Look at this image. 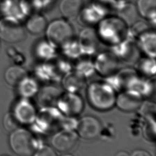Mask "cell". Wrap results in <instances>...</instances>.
<instances>
[{
  "mask_svg": "<svg viewBox=\"0 0 156 156\" xmlns=\"http://www.w3.org/2000/svg\"><path fill=\"white\" fill-rule=\"evenodd\" d=\"M90 102L97 109L105 110L112 107L115 102V96L112 88L102 83H91L87 91Z\"/></svg>",
  "mask_w": 156,
  "mask_h": 156,
  "instance_id": "obj_1",
  "label": "cell"
},
{
  "mask_svg": "<svg viewBox=\"0 0 156 156\" xmlns=\"http://www.w3.org/2000/svg\"><path fill=\"white\" fill-rule=\"evenodd\" d=\"M9 144L12 151L18 156H32L35 151V141L27 130L18 128L11 132Z\"/></svg>",
  "mask_w": 156,
  "mask_h": 156,
  "instance_id": "obj_2",
  "label": "cell"
},
{
  "mask_svg": "<svg viewBox=\"0 0 156 156\" xmlns=\"http://www.w3.org/2000/svg\"><path fill=\"white\" fill-rule=\"evenodd\" d=\"M25 37L23 26L15 17L6 16L0 20V38L9 43H16Z\"/></svg>",
  "mask_w": 156,
  "mask_h": 156,
  "instance_id": "obj_3",
  "label": "cell"
},
{
  "mask_svg": "<svg viewBox=\"0 0 156 156\" xmlns=\"http://www.w3.org/2000/svg\"><path fill=\"white\" fill-rule=\"evenodd\" d=\"M48 40L55 45H62L69 41L73 35L71 26L65 20H55L46 28Z\"/></svg>",
  "mask_w": 156,
  "mask_h": 156,
  "instance_id": "obj_4",
  "label": "cell"
},
{
  "mask_svg": "<svg viewBox=\"0 0 156 156\" xmlns=\"http://www.w3.org/2000/svg\"><path fill=\"white\" fill-rule=\"evenodd\" d=\"M76 128L80 137L86 140H91L99 135L101 130V125L95 117L85 116L79 121Z\"/></svg>",
  "mask_w": 156,
  "mask_h": 156,
  "instance_id": "obj_5",
  "label": "cell"
},
{
  "mask_svg": "<svg viewBox=\"0 0 156 156\" xmlns=\"http://www.w3.org/2000/svg\"><path fill=\"white\" fill-rule=\"evenodd\" d=\"M77 133L68 129H64L55 133L52 138L53 147L61 152H66L72 149L77 142Z\"/></svg>",
  "mask_w": 156,
  "mask_h": 156,
  "instance_id": "obj_6",
  "label": "cell"
},
{
  "mask_svg": "<svg viewBox=\"0 0 156 156\" xmlns=\"http://www.w3.org/2000/svg\"><path fill=\"white\" fill-rule=\"evenodd\" d=\"M115 102L121 110L124 112H132L136 110L141 104V97L139 93L130 90L119 94Z\"/></svg>",
  "mask_w": 156,
  "mask_h": 156,
  "instance_id": "obj_7",
  "label": "cell"
},
{
  "mask_svg": "<svg viewBox=\"0 0 156 156\" xmlns=\"http://www.w3.org/2000/svg\"><path fill=\"white\" fill-rule=\"evenodd\" d=\"M12 113L20 124H30L34 121L36 116L34 107L26 99H23L16 104Z\"/></svg>",
  "mask_w": 156,
  "mask_h": 156,
  "instance_id": "obj_8",
  "label": "cell"
},
{
  "mask_svg": "<svg viewBox=\"0 0 156 156\" xmlns=\"http://www.w3.org/2000/svg\"><path fill=\"white\" fill-rule=\"evenodd\" d=\"M59 107L68 115H74L78 113L82 106V101L79 96L68 94L62 98L59 102Z\"/></svg>",
  "mask_w": 156,
  "mask_h": 156,
  "instance_id": "obj_9",
  "label": "cell"
},
{
  "mask_svg": "<svg viewBox=\"0 0 156 156\" xmlns=\"http://www.w3.org/2000/svg\"><path fill=\"white\" fill-rule=\"evenodd\" d=\"M82 5V0H62L60 10L65 18L73 19L80 12Z\"/></svg>",
  "mask_w": 156,
  "mask_h": 156,
  "instance_id": "obj_10",
  "label": "cell"
},
{
  "mask_svg": "<svg viewBox=\"0 0 156 156\" xmlns=\"http://www.w3.org/2000/svg\"><path fill=\"white\" fill-rule=\"evenodd\" d=\"M26 77V71L18 65L10 66L4 73V79L11 86H17Z\"/></svg>",
  "mask_w": 156,
  "mask_h": 156,
  "instance_id": "obj_11",
  "label": "cell"
},
{
  "mask_svg": "<svg viewBox=\"0 0 156 156\" xmlns=\"http://www.w3.org/2000/svg\"><path fill=\"white\" fill-rule=\"evenodd\" d=\"M47 22L41 15L36 13L30 16L26 23V29L32 34H40L46 30Z\"/></svg>",
  "mask_w": 156,
  "mask_h": 156,
  "instance_id": "obj_12",
  "label": "cell"
},
{
  "mask_svg": "<svg viewBox=\"0 0 156 156\" xmlns=\"http://www.w3.org/2000/svg\"><path fill=\"white\" fill-rule=\"evenodd\" d=\"M156 0H138L136 10L146 18H154L155 16Z\"/></svg>",
  "mask_w": 156,
  "mask_h": 156,
  "instance_id": "obj_13",
  "label": "cell"
},
{
  "mask_svg": "<svg viewBox=\"0 0 156 156\" xmlns=\"http://www.w3.org/2000/svg\"><path fill=\"white\" fill-rule=\"evenodd\" d=\"M19 93L24 98L33 96L38 90V86L34 80L26 77L18 85Z\"/></svg>",
  "mask_w": 156,
  "mask_h": 156,
  "instance_id": "obj_14",
  "label": "cell"
},
{
  "mask_svg": "<svg viewBox=\"0 0 156 156\" xmlns=\"http://www.w3.org/2000/svg\"><path fill=\"white\" fill-rule=\"evenodd\" d=\"M20 123L16 119L12 112L7 113L3 117L2 125L7 132H12L19 127Z\"/></svg>",
  "mask_w": 156,
  "mask_h": 156,
  "instance_id": "obj_15",
  "label": "cell"
},
{
  "mask_svg": "<svg viewBox=\"0 0 156 156\" xmlns=\"http://www.w3.org/2000/svg\"><path fill=\"white\" fill-rule=\"evenodd\" d=\"M37 3V0H22L20 3V7L26 14L31 16L36 14V12L38 10Z\"/></svg>",
  "mask_w": 156,
  "mask_h": 156,
  "instance_id": "obj_16",
  "label": "cell"
},
{
  "mask_svg": "<svg viewBox=\"0 0 156 156\" xmlns=\"http://www.w3.org/2000/svg\"><path fill=\"white\" fill-rule=\"evenodd\" d=\"M137 10L132 5H126L122 10H121L119 15L121 17L127 22H132L136 15Z\"/></svg>",
  "mask_w": 156,
  "mask_h": 156,
  "instance_id": "obj_17",
  "label": "cell"
},
{
  "mask_svg": "<svg viewBox=\"0 0 156 156\" xmlns=\"http://www.w3.org/2000/svg\"><path fill=\"white\" fill-rule=\"evenodd\" d=\"M34 156H57L54 150L48 146H43L34 153Z\"/></svg>",
  "mask_w": 156,
  "mask_h": 156,
  "instance_id": "obj_18",
  "label": "cell"
},
{
  "mask_svg": "<svg viewBox=\"0 0 156 156\" xmlns=\"http://www.w3.org/2000/svg\"><path fill=\"white\" fill-rule=\"evenodd\" d=\"M10 3V0H0V13H5Z\"/></svg>",
  "mask_w": 156,
  "mask_h": 156,
  "instance_id": "obj_19",
  "label": "cell"
},
{
  "mask_svg": "<svg viewBox=\"0 0 156 156\" xmlns=\"http://www.w3.org/2000/svg\"><path fill=\"white\" fill-rule=\"evenodd\" d=\"M130 156H152L147 151L143 149H136L133 151Z\"/></svg>",
  "mask_w": 156,
  "mask_h": 156,
  "instance_id": "obj_20",
  "label": "cell"
},
{
  "mask_svg": "<svg viewBox=\"0 0 156 156\" xmlns=\"http://www.w3.org/2000/svg\"><path fill=\"white\" fill-rule=\"evenodd\" d=\"M115 156H130V155L129 154V153H127L124 151H121L117 152Z\"/></svg>",
  "mask_w": 156,
  "mask_h": 156,
  "instance_id": "obj_21",
  "label": "cell"
},
{
  "mask_svg": "<svg viewBox=\"0 0 156 156\" xmlns=\"http://www.w3.org/2000/svg\"><path fill=\"white\" fill-rule=\"evenodd\" d=\"M62 156H73V155H71V154H64V155H63Z\"/></svg>",
  "mask_w": 156,
  "mask_h": 156,
  "instance_id": "obj_22",
  "label": "cell"
},
{
  "mask_svg": "<svg viewBox=\"0 0 156 156\" xmlns=\"http://www.w3.org/2000/svg\"><path fill=\"white\" fill-rule=\"evenodd\" d=\"M2 156H7V155H2Z\"/></svg>",
  "mask_w": 156,
  "mask_h": 156,
  "instance_id": "obj_23",
  "label": "cell"
}]
</instances>
